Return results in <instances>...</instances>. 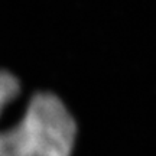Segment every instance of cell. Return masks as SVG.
<instances>
[{"label": "cell", "instance_id": "1", "mask_svg": "<svg viewBox=\"0 0 156 156\" xmlns=\"http://www.w3.org/2000/svg\"><path fill=\"white\" fill-rule=\"evenodd\" d=\"M19 93V81L0 71V103ZM75 133V122L64 103L54 94L39 93L17 122L0 123V156H71Z\"/></svg>", "mask_w": 156, "mask_h": 156}]
</instances>
